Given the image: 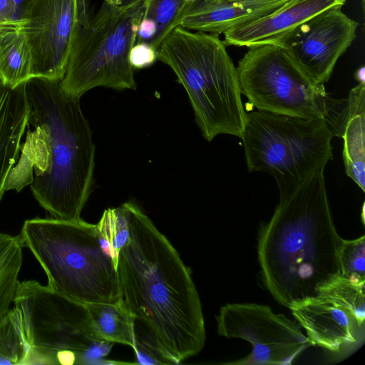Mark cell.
Wrapping results in <instances>:
<instances>
[{
	"mask_svg": "<svg viewBox=\"0 0 365 365\" xmlns=\"http://www.w3.org/2000/svg\"><path fill=\"white\" fill-rule=\"evenodd\" d=\"M22 14L14 0H0V38L19 32Z\"/></svg>",
	"mask_w": 365,
	"mask_h": 365,
	"instance_id": "26",
	"label": "cell"
},
{
	"mask_svg": "<svg viewBox=\"0 0 365 365\" xmlns=\"http://www.w3.org/2000/svg\"><path fill=\"white\" fill-rule=\"evenodd\" d=\"M28 115L24 83L14 88L0 84V201L21 152Z\"/></svg>",
	"mask_w": 365,
	"mask_h": 365,
	"instance_id": "16",
	"label": "cell"
},
{
	"mask_svg": "<svg viewBox=\"0 0 365 365\" xmlns=\"http://www.w3.org/2000/svg\"><path fill=\"white\" fill-rule=\"evenodd\" d=\"M358 25L336 6L307 19L277 43L314 82L324 84L355 40Z\"/></svg>",
	"mask_w": 365,
	"mask_h": 365,
	"instance_id": "13",
	"label": "cell"
},
{
	"mask_svg": "<svg viewBox=\"0 0 365 365\" xmlns=\"http://www.w3.org/2000/svg\"><path fill=\"white\" fill-rule=\"evenodd\" d=\"M355 78L359 83H365V68L364 66H361L356 70Z\"/></svg>",
	"mask_w": 365,
	"mask_h": 365,
	"instance_id": "28",
	"label": "cell"
},
{
	"mask_svg": "<svg viewBox=\"0 0 365 365\" xmlns=\"http://www.w3.org/2000/svg\"><path fill=\"white\" fill-rule=\"evenodd\" d=\"M158 59V51L145 43H135L130 49L129 61L134 69H141L153 64Z\"/></svg>",
	"mask_w": 365,
	"mask_h": 365,
	"instance_id": "27",
	"label": "cell"
},
{
	"mask_svg": "<svg viewBox=\"0 0 365 365\" xmlns=\"http://www.w3.org/2000/svg\"><path fill=\"white\" fill-rule=\"evenodd\" d=\"M145 1L112 6L104 1L79 29L69 56L63 89L81 98L96 87L135 89L131 48L144 10Z\"/></svg>",
	"mask_w": 365,
	"mask_h": 365,
	"instance_id": "7",
	"label": "cell"
},
{
	"mask_svg": "<svg viewBox=\"0 0 365 365\" xmlns=\"http://www.w3.org/2000/svg\"><path fill=\"white\" fill-rule=\"evenodd\" d=\"M96 225L117 266L119 252L129 237L128 202L106 210Z\"/></svg>",
	"mask_w": 365,
	"mask_h": 365,
	"instance_id": "23",
	"label": "cell"
},
{
	"mask_svg": "<svg viewBox=\"0 0 365 365\" xmlns=\"http://www.w3.org/2000/svg\"><path fill=\"white\" fill-rule=\"evenodd\" d=\"M346 100L338 135L344 140L345 171L365 192V83L354 87Z\"/></svg>",
	"mask_w": 365,
	"mask_h": 365,
	"instance_id": "17",
	"label": "cell"
},
{
	"mask_svg": "<svg viewBox=\"0 0 365 365\" xmlns=\"http://www.w3.org/2000/svg\"><path fill=\"white\" fill-rule=\"evenodd\" d=\"M32 78V58L26 36L11 33L0 38V84L16 88Z\"/></svg>",
	"mask_w": 365,
	"mask_h": 365,
	"instance_id": "20",
	"label": "cell"
},
{
	"mask_svg": "<svg viewBox=\"0 0 365 365\" xmlns=\"http://www.w3.org/2000/svg\"><path fill=\"white\" fill-rule=\"evenodd\" d=\"M86 0H32L19 31L32 58V78L62 80L82 25L89 19Z\"/></svg>",
	"mask_w": 365,
	"mask_h": 365,
	"instance_id": "12",
	"label": "cell"
},
{
	"mask_svg": "<svg viewBox=\"0 0 365 365\" xmlns=\"http://www.w3.org/2000/svg\"><path fill=\"white\" fill-rule=\"evenodd\" d=\"M14 1L19 6V9L21 12L22 16H23L26 7L31 2L32 0H14ZM21 20H22V19H21Z\"/></svg>",
	"mask_w": 365,
	"mask_h": 365,
	"instance_id": "29",
	"label": "cell"
},
{
	"mask_svg": "<svg viewBox=\"0 0 365 365\" xmlns=\"http://www.w3.org/2000/svg\"><path fill=\"white\" fill-rule=\"evenodd\" d=\"M215 319L219 335L242 339L252 346L247 356L225 364L289 365L312 346L296 321L267 305L227 304Z\"/></svg>",
	"mask_w": 365,
	"mask_h": 365,
	"instance_id": "11",
	"label": "cell"
},
{
	"mask_svg": "<svg viewBox=\"0 0 365 365\" xmlns=\"http://www.w3.org/2000/svg\"><path fill=\"white\" fill-rule=\"evenodd\" d=\"M23 247L19 235L0 233V321L14 302L23 263Z\"/></svg>",
	"mask_w": 365,
	"mask_h": 365,
	"instance_id": "21",
	"label": "cell"
},
{
	"mask_svg": "<svg viewBox=\"0 0 365 365\" xmlns=\"http://www.w3.org/2000/svg\"><path fill=\"white\" fill-rule=\"evenodd\" d=\"M131 2L145 1L146 0H130Z\"/></svg>",
	"mask_w": 365,
	"mask_h": 365,
	"instance_id": "31",
	"label": "cell"
},
{
	"mask_svg": "<svg viewBox=\"0 0 365 365\" xmlns=\"http://www.w3.org/2000/svg\"><path fill=\"white\" fill-rule=\"evenodd\" d=\"M31 353L26 364H57L61 351L75 353L80 364L107 355L109 341L98 334L86 304L35 280L19 282L14 298Z\"/></svg>",
	"mask_w": 365,
	"mask_h": 365,
	"instance_id": "9",
	"label": "cell"
},
{
	"mask_svg": "<svg viewBox=\"0 0 365 365\" xmlns=\"http://www.w3.org/2000/svg\"><path fill=\"white\" fill-rule=\"evenodd\" d=\"M312 346L344 359L365 340V283L338 277L317 297L291 309Z\"/></svg>",
	"mask_w": 365,
	"mask_h": 365,
	"instance_id": "10",
	"label": "cell"
},
{
	"mask_svg": "<svg viewBox=\"0 0 365 365\" xmlns=\"http://www.w3.org/2000/svg\"><path fill=\"white\" fill-rule=\"evenodd\" d=\"M29 115L17 163L6 190L30 185L34 197L53 217L75 220L91 192L95 145L80 98L61 80L31 78L24 83Z\"/></svg>",
	"mask_w": 365,
	"mask_h": 365,
	"instance_id": "1",
	"label": "cell"
},
{
	"mask_svg": "<svg viewBox=\"0 0 365 365\" xmlns=\"http://www.w3.org/2000/svg\"><path fill=\"white\" fill-rule=\"evenodd\" d=\"M342 240L334 223L324 171L314 173L279 196L272 217L259 229L264 286L289 309L316 298L341 276Z\"/></svg>",
	"mask_w": 365,
	"mask_h": 365,
	"instance_id": "3",
	"label": "cell"
},
{
	"mask_svg": "<svg viewBox=\"0 0 365 365\" xmlns=\"http://www.w3.org/2000/svg\"><path fill=\"white\" fill-rule=\"evenodd\" d=\"M188 4L183 0H146L135 43H145L158 51L163 40L178 26Z\"/></svg>",
	"mask_w": 365,
	"mask_h": 365,
	"instance_id": "18",
	"label": "cell"
},
{
	"mask_svg": "<svg viewBox=\"0 0 365 365\" xmlns=\"http://www.w3.org/2000/svg\"><path fill=\"white\" fill-rule=\"evenodd\" d=\"M289 0H194L183 11L178 26L220 34L267 15Z\"/></svg>",
	"mask_w": 365,
	"mask_h": 365,
	"instance_id": "15",
	"label": "cell"
},
{
	"mask_svg": "<svg viewBox=\"0 0 365 365\" xmlns=\"http://www.w3.org/2000/svg\"><path fill=\"white\" fill-rule=\"evenodd\" d=\"M86 305L91 319L103 339L134 348L136 319L120 299L114 303H91Z\"/></svg>",
	"mask_w": 365,
	"mask_h": 365,
	"instance_id": "19",
	"label": "cell"
},
{
	"mask_svg": "<svg viewBox=\"0 0 365 365\" xmlns=\"http://www.w3.org/2000/svg\"><path fill=\"white\" fill-rule=\"evenodd\" d=\"M361 219L363 224H364V205L362 206Z\"/></svg>",
	"mask_w": 365,
	"mask_h": 365,
	"instance_id": "30",
	"label": "cell"
},
{
	"mask_svg": "<svg viewBox=\"0 0 365 365\" xmlns=\"http://www.w3.org/2000/svg\"><path fill=\"white\" fill-rule=\"evenodd\" d=\"M341 277L357 283H365V236L342 240L339 251Z\"/></svg>",
	"mask_w": 365,
	"mask_h": 365,
	"instance_id": "24",
	"label": "cell"
},
{
	"mask_svg": "<svg viewBox=\"0 0 365 365\" xmlns=\"http://www.w3.org/2000/svg\"><path fill=\"white\" fill-rule=\"evenodd\" d=\"M346 0H289L276 11L224 33L226 46L250 47L277 43L299 25L319 13L341 6Z\"/></svg>",
	"mask_w": 365,
	"mask_h": 365,
	"instance_id": "14",
	"label": "cell"
},
{
	"mask_svg": "<svg viewBox=\"0 0 365 365\" xmlns=\"http://www.w3.org/2000/svg\"><path fill=\"white\" fill-rule=\"evenodd\" d=\"M129 237L117 261L120 299L174 364L200 352L206 334L191 272L169 240L128 201Z\"/></svg>",
	"mask_w": 365,
	"mask_h": 365,
	"instance_id": "2",
	"label": "cell"
},
{
	"mask_svg": "<svg viewBox=\"0 0 365 365\" xmlns=\"http://www.w3.org/2000/svg\"><path fill=\"white\" fill-rule=\"evenodd\" d=\"M333 137L323 119L252 111L242 138L247 169L272 175L284 195L324 170L333 158Z\"/></svg>",
	"mask_w": 365,
	"mask_h": 365,
	"instance_id": "6",
	"label": "cell"
},
{
	"mask_svg": "<svg viewBox=\"0 0 365 365\" xmlns=\"http://www.w3.org/2000/svg\"><path fill=\"white\" fill-rule=\"evenodd\" d=\"M19 237L54 291L83 304L120 299L117 266L96 225L36 217L24 222Z\"/></svg>",
	"mask_w": 365,
	"mask_h": 365,
	"instance_id": "5",
	"label": "cell"
},
{
	"mask_svg": "<svg viewBox=\"0 0 365 365\" xmlns=\"http://www.w3.org/2000/svg\"><path fill=\"white\" fill-rule=\"evenodd\" d=\"M242 94L259 110L323 119L331 130L345 99H335L314 82L278 43L252 46L237 66Z\"/></svg>",
	"mask_w": 365,
	"mask_h": 365,
	"instance_id": "8",
	"label": "cell"
},
{
	"mask_svg": "<svg viewBox=\"0 0 365 365\" xmlns=\"http://www.w3.org/2000/svg\"><path fill=\"white\" fill-rule=\"evenodd\" d=\"M183 1H186V2L190 3V2H191V1H194V0H183Z\"/></svg>",
	"mask_w": 365,
	"mask_h": 365,
	"instance_id": "32",
	"label": "cell"
},
{
	"mask_svg": "<svg viewBox=\"0 0 365 365\" xmlns=\"http://www.w3.org/2000/svg\"><path fill=\"white\" fill-rule=\"evenodd\" d=\"M133 350L136 355L137 364H174L148 330L145 336L135 334Z\"/></svg>",
	"mask_w": 365,
	"mask_h": 365,
	"instance_id": "25",
	"label": "cell"
},
{
	"mask_svg": "<svg viewBox=\"0 0 365 365\" xmlns=\"http://www.w3.org/2000/svg\"><path fill=\"white\" fill-rule=\"evenodd\" d=\"M30 353L20 311L14 307L0 321V364H26Z\"/></svg>",
	"mask_w": 365,
	"mask_h": 365,
	"instance_id": "22",
	"label": "cell"
},
{
	"mask_svg": "<svg viewBox=\"0 0 365 365\" xmlns=\"http://www.w3.org/2000/svg\"><path fill=\"white\" fill-rule=\"evenodd\" d=\"M186 91L202 136L242 138L247 113L237 66L217 34L175 28L158 49Z\"/></svg>",
	"mask_w": 365,
	"mask_h": 365,
	"instance_id": "4",
	"label": "cell"
}]
</instances>
